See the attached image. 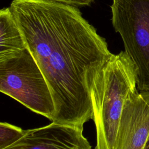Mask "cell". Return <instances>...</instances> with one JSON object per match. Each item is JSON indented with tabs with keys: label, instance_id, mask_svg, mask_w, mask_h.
<instances>
[{
	"label": "cell",
	"instance_id": "6da1fadb",
	"mask_svg": "<svg viewBox=\"0 0 149 149\" xmlns=\"http://www.w3.org/2000/svg\"><path fill=\"white\" fill-rule=\"evenodd\" d=\"M9 8L49 88L51 121L83 126L93 119L90 79L112 54L106 40L79 8L48 0H13Z\"/></svg>",
	"mask_w": 149,
	"mask_h": 149
},
{
	"label": "cell",
	"instance_id": "7a4b0ae2",
	"mask_svg": "<svg viewBox=\"0 0 149 149\" xmlns=\"http://www.w3.org/2000/svg\"><path fill=\"white\" fill-rule=\"evenodd\" d=\"M89 89L96 130L95 149H113L126 98L137 89L136 69L125 51L111 55L93 75Z\"/></svg>",
	"mask_w": 149,
	"mask_h": 149
},
{
	"label": "cell",
	"instance_id": "3957f363",
	"mask_svg": "<svg viewBox=\"0 0 149 149\" xmlns=\"http://www.w3.org/2000/svg\"><path fill=\"white\" fill-rule=\"evenodd\" d=\"M0 91L50 120L55 112L45 78L27 49L0 58Z\"/></svg>",
	"mask_w": 149,
	"mask_h": 149
},
{
	"label": "cell",
	"instance_id": "277c9868",
	"mask_svg": "<svg viewBox=\"0 0 149 149\" xmlns=\"http://www.w3.org/2000/svg\"><path fill=\"white\" fill-rule=\"evenodd\" d=\"M112 23L134 63L137 88L149 91V0H112Z\"/></svg>",
	"mask_w": 149,
	"mask_h": 149
},
{
	"label": "cell",
	"instance_id": "5b68a950",
	"mask_svg": "<svg viewBox=\"0 0 149 149\" xmlns=\"http://www.w3.org/2000/svg\"><path fill=\"white\" fill-rule=\"evenodd\" d=\"M149 140V91L132 92L122 111L113 149H144Z\"/></svg>",
	"mask_w": 149,
	"mask_h": 149
},
{
	"label": "cell",
	"instance_id": "8992f818",
	"mask_svg": "<svg viewBox=\"0 0 149 149\" xmlns=\"http://www.w3.org/2000/svg\"><path fill=\"white\" fill-rule=\"evenodd\" d=\"M83 129L52 122L27 130L16 143L5 149H91Z\"/></svg>",
	"mask_w": 149,
	"mask_h": 149
},
{
	"label": "cell",
	"instance_id": "52a82bcc",
	"mask_svg": "<svg viewBox=\"0 0 149 149\" xmlns=\"http://www.w3.org/2000/svg\"><path fill=\"white\" fill-rule=\"evenodd\" d=\"M23 37L9 7L0 10V58L26 49Z\"/></svg>",
	"mask_w": 149,
	"mask_h": 149
},
{
	"label": "cell",
	"instance_id": "ba28073f",
	"mask_svg": "<svg viewBox=\"0 0 149 149\" xmlns=\"http://www.w3.org/2000/svg\"><path fill=\"white\" fill-rule=\"evenodd\" d=\"M26 130L7 122L0 123V149L12 145L26 133Z\"/></svg>",
	"mask_w": 149,
	"mask_h": 149
},
{
	"label": "cell",
	"instance_id": "9c48e42d",
	"mask_svg": "<svg viewBox=\"0 0 149 149\" xmlns=\"http://www.w3.org/2000/svg\"><path fill=\"white\" fill-rule=\"evenodd\" d=\"M72 5L77 8L89 6L94 0H48Z\"/></svg>",
	"mask_w": 149,
	"mask_h": 149
},
{
	"label": "cell",
	"instance_id": "30bf717a",
	"mask_svg": "<svg viewBox=\"0 0 149 149\" xmlns=\"http://www.w3.org/2000/svg\"><path fill=\"white\" fill-rule=\"evenodd\" d=\"M144 149H149V140H148V141H147V144H146Z\"/></svg>",
	"mask_w": 149,
	"mask_h": 149
}]
</instances>
